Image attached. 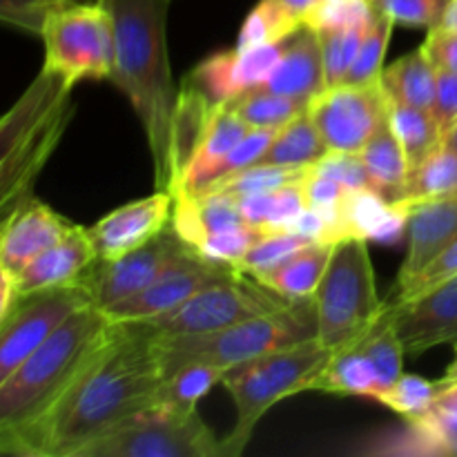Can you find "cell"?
<instances>
[{"label": "cell", "mask_w": 457, "mask_h": 457, "mask_svg": "<svg viewBox=\"0 0 457 457\" xmlns=\"http://www.w3.org/2000/svg\"><path fill=\"white\" fill-rule=\"evenodd\" d=\"M311 391L378 400L384 386L373 361L355 344V346L333 353L328 364L311 382Z\"/></svg>", "instance_id": "cb8c5ba5"}, {"label": "cell", "mask_w": 457, "mask_h": 457, "mask_svg": "<svg viewBox=\"0 0 457 457\" xmlns=\"http://www.w3.org/2000/svg\"><path fill=\"white\" fill-rule=\"evenodd\" d=\"M61 4L65 3L61 0H0V18L7 25L40 36L47 16Z\"/></svg>", "instance_id": "ee69618b"}, {"label": "cell", "mask_w": 457, "mask_h": 457, "mask_svg": "<svg viewBox=\"0 0 457 457\" xmlns=\"http://www.w3.org/2000/svg\"><path fill=\"white\" fill-rule=\"evenodd\" d=\"M80 457H226L199 411L152 404L112 428Z\"/></svg>", "instance_id": "52a82bcc"}, {"label": "cell", "mask_w": 457, "mask_h": 457, "mask_svg": "<svg viewBox=\"0 0 457 457\" xmlns=\"http://www.w3.org/2000/svg\"><path fill=\"white\" fill-rule=\"evenodd\" d=\"M174 230L186 244L199 248L205 239L221 232L248 228L237 196L230 195H199L179 196L172 212Z\"/></svg>", "instance_id": "7402d4cb"}, {"label": "cell", "mask_w": 457, "mask_h": 457, "mask_svg": "<svg viewBox=\"0 0 457 457\" xmlns=\"http://www.w3.org/2000/svg\"><path fill=\"white\" fill-rule=\"evenodd\" d=\"M250 125L237 119L226 105H214V114L210 119L208 132L201 141L199 150L195 152L187 168L183 170L181 179L174 190V199L179 196H196L210 183L214 170L226 161V156L244 141L245 134L250 132Z\"/></svg>", "instance_id": "44dd1931"}, {"label": "cell", "mask_w": 457, "mask_h": 457, "mask_svg": "<svg viewBox=\"0 0 457 457\" xmlns=\"http://www.w3.org/2000/svg\"><path fill=\"white\" fill-rule=\"evenodd\" d=\"M311 312H315L312 302H302L286 311L253 317L214 333L177 335V337L156 333L163 378L192 361H204L230 370L266 353L317 337V321L311 324L308 317Z\"/></svg>", "instance_id": "8992f818"}, {"label": "cell", "mask_w": 457, "mask_h": 457, "mask_svg": "<svg viewBox=\"0 0 457 457\" xmlns=\"http://www.w3.org/2000/svg\"><path fill=\"white\" fill-rule=\"evenodd\" d=\"M437 27L457 31V0H449V4L445 9V16H442V22Z\"/></svg>", "instance_id": "681fc988"}, {"label": "cell", "mask_w": 457, "mask_h": 457, "mask_svg": "<svg viewBox=\"0 0 457 457\" xmlns=\"http://www.w3.org/2000/svg\"><path fill=\"white\" fill-rule=\"evenodd\" d=\"M315 172L344 183L353 192H369V195L379 196V199H384L388 204L386 192L375 181L373 174L369 172V168H366L360 154H353V152H330L326 159L315 163Z\"/></svg>", "instance_id": "f35d334b"}, {"label": "cell", "mask_w": 457, "mask_h": 457, "mask_svg": "<svg viewBox=\"0 0 457 457\" xmlns=\"http://www.w3.org/2000/svg\"><path fill=\"white\" fill-rule=\"evenodd\" d=\"M312 172V165H250L241 172L230 174L221 181L210 183L199 195L248 196L259 192H272L286 186H299ZM196 195V196H199Z\"/></svg>", "instance_id": "f1b7e54d"}, {"label": "cell", "mask_w": 457, "mask_h": 457, "mask_svg": "<svg viewBox=\"0 0 457 457\" xmlns=\"http://www.w3.org/2000/svg\"><path fill=\"white\" fill-rule=\"evenodd\" d=\"M333 245L335 244H311L286 257L277 266L259 270L250 277L288 302H312V295L330 262Z\"/></svg>", "instance_id": "603a6c76"}, {"label": "cell", "mask_w": 457, "mask_h": 457, "mask_svg": "<svg viewBox=\"0 0 457 457\" xmlns=\"http://www.w3.org/2000/svg\"><path fill=\"white\" fill-rule=\"evenodd\" d=\"M393 27H395V21L391 16L373 9V21H370L369 31H366L364 43H361L355 62L348 70L346 79L339 85L364 87V85L382 83V74L386 70L384 67V58H386L388 43H391Z\"/></svg>", "instance_id": "d590c367"}, {"label": "cell", "mask_w": 457, "mask_h": 457, "mask_svg": "<svg viewBox=\"0 0 457 457\" xmlns=\"http://www.w3.org/2000/svg\"><path fill=\"white\" fill-rule=\"evenodd\" d=\"M187 248L190 244L181 239V235L174 230L172 221H170L154 239L147 241L141 248L119 259H112V262L98 259L87 275L89 284H92L94 303L107 311V308L134 297L143 288H147Z\"/></svg>", "instance_id": "4fadbf2b"}, {"label": "cell", "mask_w": 457, "mask_h": 457, "mask_svg": "<svg viewBox=\"0 0 457 457\" xmlns=\"http://www.w3.org/2000/svg\"><path fill=\"white\" fill-rule=\"evenodd\" d=\"M279 3H284L286 7L290 9V12L297 13V16L303 21V16H306V13L311 12V9L315 7V4L320 3V0H279Z\"/></svg>", "instance_id": "c3c4849f"}, {"label": "cell", "mask_w": 457, "mask_h": 457, "mask_svg": "<svg viewBox=\"0 0 457 457\" xmlns=\"http://www.w3.org/2000/svg\"><path fill=\"white\" fill-rule=\"evenodd\" d=\"M388 110H391L393 128H395L397 137L404 145L409 168L415 170L442 143L440 125H437L431 110L402 105L393 98H388Z\"/></svg>", "instance_id": "d6a6232c"}, {"label": "cell", "mask_w": 457, "mask_h": 457, "mask_svg": "<svg viewBox=\"0 0 457 457\" xmlns=\"http://www.w3.org/2000/svg\"><path fill=\"white\" fill-rule=\"evenodd\" d=\"M112 326L114 320L103 308L85 306L4 378L0 382V437L34 424L85 369Z\"/></svg>", "instance_id": "3957f363"}, {"label": "cell", "mask_w": 457, "mask_h": 457, "mask_svg": "<svg viewBox=\"0 0 457 457\" xmlns=\"http://www.w3.org/2000/svg\"><path fill=\"white\" fill-rule=\"evenodd\" d=\"M382 87L388 98L402 105L431 110L436 101L437 65L428 56L427 47L420 45L415 52L397 58L382 74Z\"/></svg>", "instance_id": "d4e9b609"}, {"label": "cell", "mask_w": 457, "mask_h": 457, "mask_svg": "<svg viewBox=\"0 0 457 457\" xmlns=\"http://www.w3.org/2000/svg\"><path fill=\"white\" fill-rule=\"evenodd\" d=\"M174 201L177 199L170 190H156L145 199L120 205L98 219L87 228L98 259L112 262L154 239L172 221Z\"/></svg>", "instance_id": "5bb4252c"}, {"label": "cell", "mask_w": 457, "mask_h": 457, "mask_svg": "<svg viewBox=\"0 0 457 457\" xmlns=\"http://www.w3.org/2000/svg\"><path fill=\"white\" fill-rule=\"evenodd\" d=\"M312 306L317 339L333 353L355 346L373 330L388 302L378 295L366 237H346L333 245Z\"/></svg>", "instance_id": "5b68a950"}, {"label": "cell", "mask_w": 457, "mask_h": 457, "mask_svg": "<svg viewBox=\"0 0 457 457\" xmlns=\"http://www.w3.org/2000/svg\"><path fill=\"white\" fill-rule=\"evenodd\" d=\"M295 303L297 302H288L254 281L250 275H244L239 279L214 284L192 295L181 306L150 320L147 324L154 326L156 333L165 337L214 333L253 317L286 311Z\"/></svg>", "instance_id": "30bf717a"}, {"label": "cell", "mask_w": 457, "mask_h": 457, "mask_svg": "<svg viewBox=\"0 0 457 457\" xmlns=\"http://www.w3.org/2000/svg\"><path fill=\"white\" fill-rule=\"evenodd\" d=\"M433 116L440 125L442 137L457 120V71L437 70L436 101H433Z\"/></svg>", "instance_id": "f6af8a7d"}, {"label": "cell", "mask_w": 457, "mask_h": 457, "mask_svg": "<svg viewBox=\"0 0 457 457\" xmlns=\"http://www.w3.org/2000/svg\"><path fill=\"white\" fill-rule=\"evenodd\" d=\"M437 382H440V395H437V402L457 409V355L453 364L446 369V373L442 375Z\"/></svg>", "instance_id": "7dc6e473"}, {"label": "cell", "mask_w": 457, "mask_h": 457, "mask_svg": "<svg viewBox=\"0 0 457 457\" xmlns=\"http://www.w3.org/2000/svg\"><path fill=\"white\" fill-rule=\"evenodd\" d=\"M370 21L373 16L366 18V21L351 22V25L342 27H328V29H315L320 36L321 43V54H324V67H326V80H328V87L342 83L346 79L348 70L355 62L357 52H360L361 43L366 38V31H369Z\"/></svg>", "instance_id": "e575fe53"}, {"label": "cell", "mask_w": 457, "mask_h": 457, "mask_svg": "<svg viewBox=\"0 0 457 457\" xmlns=\"http://www.w3.org/2000/svg\"><path fill=\"white\" fill-rule=\"evenodd\" d=\"M373 16L370 0H320L303 16V25L311 29H328V27L351 25Z\"/></svg>", "instance_id": "b9f144b4"}, {"label": "cell", "mask_w": 457, "mask_h": 457, "mask_svg": "<svg viewBox=\"0 0 457 457\" xmlns=\"http://www.w3.org/2000/svg\"><path fill=\"white\" fill-rule=\"evenodd\" d=\"M330 154L311 114L303 112L288 125L277 129L275 138L254 165H315Z\"/></svg>", "instance_id": "83f0119b"}, {"label": "cell", "mask_w": 457, "mask_h": 457, "mask_svg": "<svg viewBox=\"0 0 457 457\" xmlns=\"http://www.w3.org/2000/svg\"><path fill=\"white\" fill-rule=\"evenodd\" d=\"M45 65L71 83L110 79L114 62V18L105 0L94 4H61L47 16L40 34Z\"/></svg>", "instance_id": "ba28073f"}, {"label": "cell", "mask_w": 457, "mask_h": 457, "mask_svg": "<svg viewBox=\"0 0 457 457\" xmlns=\"http://www.w3.org/2000/svg\"><path fill=\"white\" fill-rule=\"evenodd\" d=\"M302 27V18L290 12L284 3H279V0H259L253 12L245 16L244 25H241L237 47L248 49L259 47V45H281Z\"/></svg>", "instance_id": "836d02e7"}, {"label": "cell", "mask_w": 457, "mask_h": 457, "mask_svg": "<svg viewBox=\"0 0 457 457\" xmlns=\"http://www.w3.org/2000/svg\"><path fill=\"white\" fill-rule=\"evenodd\" d=\"M428 56L436 62L437 70L457 71V31L445 29V27H433L428 29L427 40H424Z\"/></svg>", "instance_id": "bcb514c9"}, {"label": "cell", "mask_w": 457, "mask_h": 457, "mask_svg": "<svg viewBox=\"0 0 457 457\" xmlns=\"http://www.w3.org/2000/svg\"><path fill=\"white\" fill-rule=\"evenodd\" d=\"M453 351H455V355H457V342L453 344Z\"/></svg>", "instance_id": "f5cc1de1"}, {"label": "cell", "mask_w": 457, "mask_h": 457, "mask_svg": "<svg viewBox=\"0 0 457 457\" xmlns=\"http://www.w3.org/2000/svg\"><path fill=\"white\" fill-rule=\"evenodd\" d=\"M161 382L154 326L114 321L67 391L34 424L0 437V451L18 457H80L112 428L156 404Z\"/></svg>", "instance_id": "6da1fadb"}, {"label": "cell", "mask_w": 457, "mask_h": 457, "mask_svg": "<svg viewBox=\"0 0 457 457\" xmlns=\"http://www.w3.org/2000/svg\"><path fill=\"white\" fill-rule=\"evenodd\" d=\"M239 277H244L239 268L214 262L190 245L147 288L105 312L114 321H150L181 306L192 295Z\"/></svg>", "instance_id": "8fae6325"}, {"label": "cell", "mask_w": 457, "mask_h": 457, "mask_svg": "<svg viewBox=\"0 0 457 457\" xmlns=\"http://www.w3.org/2000/svg\"><path fill=\"white\" fill-rule=\"evenodd\" d=\"M451 195H457V152L440 143L418 168L411 170L402 201L418 204Z\"/></svg>", "instance_id": "4dcf8cb0"}, {"label": "cell", "mask_w": 457, "mask_h": 457, "mask_svg": "<svg viewBox=\"0 0 457 457\" xmlns=\"http://www.w3.org/2000/svg\"><path fill=\"white\" fill-rule=\"evenodd\" d=\"M395 208L406 219V257L397 272L395 293L409 286L442 250L457 239V195L445 199L404 204L397 201ZM393 293V295H395Z\"/></svg>", "instance_id": "9a60e30c"}, {"label": "cell", "mask_w": 457, "mask_h": 457, "mask_svg": "<svg viewBox=\"0 0 457 457\" xmlns=\"http://www.w3.org/2000/svg\"><path fill=\"white\" fill-rule=\"evenodd\" d=\"M61 3H70V0H61Z\"/></svg>", "instance_id": "db71d44e"}, {"label": "cell", "mask_w": 457, "mask_h": 457, "mask_svg": "<svg viewBox=\"0 0 457 457\" xmlns=\"http://www.w3.org/2000/svg\"><path fill=\"white\" fill-rule=\"evenodd\" d=\"M74 226L31 196L27 204L3 219L0 232V270L18 277L40 253L56 244Z\"/></svg>", "instance_id": "ac0fdd59"}, {"label": "cell", "mask_w": 457, "mask_h": 457, "mask_svg": "<svg viewBox=\"0 0 457 457\" xmlns=\"http://www.w3.org/2000/svg\"><path fill=\"white\" fill-rule=\"evenodd\" d=\"M114 18L110 80L129 98L145 132L156 190L174 195V116L179 92L168 54L170 0H105Z\"/></svg>", "instance_id": "7a4b0ae2"}, {"label": "cell", "mask_w": 457, "mask_h": 457, "mask_svg": "<svg viewBox=\"0 0 457 457\" xmlns=\"http://www.w3.org/2000/svg\"><path fill=\"white\" fill-rule=\"evenodd\" d=\"M92 303L89 277L61 288L18 295L13 306L0 315V382L9 378L40 344L47 342L71 315Z\"/></svg>", "instance_id": "9c48e42d"}, {"label": "cell", "mask_w": 457, "mask_h": 457, "mask_svg": "<svg viewBox=\"0 0 457 457\" xmlns=\"http://www.w3.org/2000/svg\"><path fill=\"white\" fill-rule=\"evenodd\" d=\"M436 455H457V437H453V440H446L445 445L437 449Z\"/></svg>", "instance_id": "816d5d0a"}, {"label": "cell", "mask_w": 457, "mask_h": 457, "mask_svg": "<svg viewBox=\"0 0 457 457\" xmlns=\"http://www.w3.org/2000/svg\"><path fill=\"white\" fill-rule=\"evenodd\" d=\"M275 134H277V129H262V128L250 129V132L244 137V141H241L239 145H237L235 150L226 156V161H223L217 170H214L212 177H210V183L221 181V179L230 177V174H235V172H241V170H245V168H250V165L257 163L259 156H262L263 152H266V147L272 143Z\"/></svg>", "instance_id": "7bdbcfd3"}, {"label": "cell", "mask_w": 457, "mask_h": 457, "mask_svg": "<svg viewBox=\"0 0 457 457\" xmlns=\"http://www.w3.org/2000/svg\"><path fill=\"white\" fill-rule=\"evenodd\" d=\"M228 369L204 361H192L174 373L165 375L156 393V404H168L181 411H196V404L223 382Z\"/></svg>", "instance_id": "1f68e13d"}, {"label": "cell", "mask_w": 457, "mask_h": 457, "mask_svg": "<svg viewBox=\"0 0 457 457\" xmlns=\"http://www.w3.org/2000/svg\"><path fill=\"white\" fill-rule=\"evenodd\" d=\"M96 262L98 254L89 230L74 223L56 244L22 268L16 277L18 295L76 284L87 277Z\"/></svg>", "instance_id": "d6986e66"}, {"label": "cell", "mask_w": 457, "mask_h": 457, "mask_svg": "<svg viewBox=\"0 0 457 457\" xmlns=\"http://www.w3.org/2000/svg\"><path fill=\"white\" fill-rule=\"evenodd\" d=\"M281 45H259L248 49H228L214 54L208 61L196 65L187 79L199 85L214 105L232 101L248 89L266 83L270 71L281 58Z\"/></svg>", "instance_id": "e0dca14e"}, {"label": "cell", "mask_w": 457, "mask_h": 457, "mask_svg": "<svg viewBox=\"0 0 457 457\" xmlns=\"http://www.w3.org/2000/svg\"><path fill=\"white\" fill-rule=\"evenodd\" d=\"M370 4L375 12L391 16L395 25L433 29L442 22L449 0H370Z\"/></svg>", "instance_id": "ab89813d"}, {"label": "cell", "mask_w": 457, "mask_h": 457, "mask_svg": "<svg viewBox=\"0 0 457 457\" xmlns=\"http://www.w3.org/2000/svg\"><path fill=\"white\" fill-rule=\"evenodd\" d=\"M237 201H239L245 221L263 235L295 230L297 221L308 210L302 183L272 192L237 196Z\"/></svg>", "instance_id": "4316f807"}, {"label": "cell", "mask_w": 457, "mask_h": 457, "mask_svg": "<svg viewBox=\"0 0 457 457\" xmlns=\"http://www.w3.org/2000/svg\"><path fill=\"white\" fill-rule=\"evenodd\" d=\"M360 156L375 181L386 192L388 204H397V201L404 199V187L409 181L411 168L404 145H402L400 137L393 128L391 110H388L386 119L379 123V128L375 129L373 137L369 138V143L361 147Z\"/></svg>", "instance_id": "484cf974"}, {"label": "cell", "mask_w": 457, "mask_h": 457, "mask_svg": "<svg viewBox=\"0 0 457 457\" xmlns=\"http://www.w3.org/2000/svg\"><path fill=\"white\" fill-rule=\"evenodd\" d=\"M308 114L330 152L360 154L379 123L386 119L388 96L382 83L364 87L335 85L308 105Z\"/></svg>", "instance_id": "7c38bea8"}, {"label": "cell", "mask_w": 457, "mask_h": 457, "mask_svg": "<svg viewBox=\"0 0 457 457\" xmlns=\"http://www.w3.org/2000/svg\"><path fill=\"white\" fill-rule=\"evenodd\" d=\"M237 119L244 120L250 128L262 129H281L308 112L306 103H299L295 98L281 96V94L268 92L263 87H253L248 92L239 94L232 101L223 103Z\"/></svg>", "instance_id": "f546056e"}, {"label": "cell", "mask_w": 457, "mask_h": 457, "mask_svg": "<svg viewBox=\"0 0 457 457\" xmlns=\"http://www.w3.org/2000/svg\"><path fill=\"white\" fill-rule=\"evenodd\" d=\"M437 395H440L437 379L433 382V379L420 378V375L404 373L378 397V402L391 409L393 413L402 415L404 422H411V420L428 413L437 402Z\"/></svg>", "instance_id": "8d00e7d4"}, {"label": "cell", "mask_w": 457, "mask_h": 457, "mask_svg": "<svg viewBox=\"0 0 457 457\" xmlns=\"http://www.w3.org/2000/svg\"><path fill=\"white\" fill-rule=\"evenodd\" d=\"M259 87L268 92L281 94V96L295 98L299 103L311 105L324 89H328L324 67V54H321L320 36L315 29L303 25L295 31L281 49V58Z\"/></svg>", "instance_id": "ffe728a7"}, {"label": "cell", "mask_w": 457, "mask_h": 457, "mask_svg": "<svg viewBox=\"0 0 457 457\" xmlns=\"http://www.w3.org/2000/svg\"><path fill=\"white\" fill-rule=\"evenodd\" d=\"M442 143H445L446 147H451L453 152H457V120L446 129V134L442 137Z\"/></svg>", "instance_id": "f907efd6"}, {"label": "cell", "mask_w": 457, "mask_h": 457, "mask_svg": "<svg viewBox=\"0 0 457 457\" xmlns=\"http://www.w3.org/2000/svg\"><path fill=\"white\" fill-rule=\"evenodd\" d=\"M330 357L333 351L311 337L228 370L221 386L235 402L237 422L223 437L226 457H239L248 449L254 428L272 406L286 397L311 391V382Z\"/></svg>", "instance_id": "277c9868"}, {"label": "cell", "mask_w": 457, "mask_h": 457, "mask_svg": "<svg viewBox=\"0 0 457 457\" xmlns=\"http://www.w3.org/2000/svg\"><path fill=\"white\" fill-rule=\"evenodd\" d=\"M457 277V239L453 244L446 245L409 286L400 290V293L391 295V302L393 303H406V302H413V299L424 297L428 295L431 290H436L437 286L446 284L449 279Z\"/></svg>", "instance_id": "60d3db41"}, {"label": "cell", "mask_w": 457, "mask_h": 457, "mask_svg": "<svg viewBox=\"0 0 457 457\" xmlns=\"http://www.w3.org/2000/svg\"><path fill=\"white\" fill-rule=\"evenodd\" d=\"M311 244H320V241L311 239V237L295 230L262 235L253 245H250V250L244 254V259H241L237 268H239L244 275H254V272L277 266V263L284 262L286 257H290L293 253H297V250L306 248V245Z\"/></svg>", "instance_id": "74e56055"}, {"label": "cell", "mask_w": 457, "mask_h": 457, "mask_svg": "<svg viewBox=\"0 0 457 457\" xmlns=\"http://www.w3.org/2000/svg\"><path fill=\"white\" fill-rule=\"evenodd\" d=\"M393 326L406 355L420 357L442 344L457 342V277L424 297L393 303Z\"/></svg>", "instance_id": "2e32d148"}]
</instances>
